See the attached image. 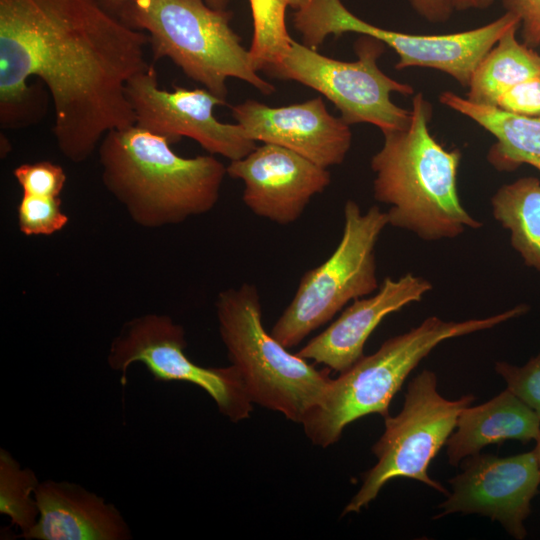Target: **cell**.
<instances>
[{
	"mask_svg": "<svg viewBox=\"0 0 540 540\" xmlns=\"http://www.w3.org/2000/svg\"><path fill=\"white\" fill-rule=\"evenodd\" d=\"M226 170L231 178L243 182L242 200L247 208L280 225L296 222L312 197L331 182L327 168L270 143L232 160Z\"/></svg>",
	"mask_w": 540,
	"mask_h": 540,
	"instance_id": "5bb4252c",
	"label": "cell"
},
{
	"mask_svg": "<svg viewBox=\"0 0 540 540\" xmlns=\"http://www.w3.org/2000/svg\"><path fill=\"white\" fill-rule=\"evenodd\" d=\"M495 370L505 380L507 389L532 408L540 419V352L523 366L497 362Z\"/></svg>",
	"mask_w": 540,
	"mask_h": 540,
	"instance_id": "d4e9b609",
	"label": "cell"
},
{
	"mask_svg": "<svg viewBox=\"0 0 540 540\" xmlns=\"http://www.w3.org/2000/svg\"><path fill=\"white\" fill-rule=\"evenodd\" d=\"M135 125L166 138L171 144L183 137L198 142L211 155L230 161L248 155L256 142L238 124L220 122L214 115L226 101L207 89H161L153 65L128 81L125 88Z\"/></svg>",
	"mask_w": 540,
	"mask_h": 540,
	"instance_id": "7c38bea8",
	"label": "cell"
},
{
	"mask_svg": "<svg viewBox=\"0 0 540 540\" xmlns=\"http://www.w3.org/2000/svg\"><path fill=\"white\" fill-rule=\"evenodd\" d=\"M295 29L303 44L314 49L330 34L336 37L355 32L373 37L391 47L399 56L398 70L425 67L442 71L468 87L474 70L504 33L521 25L519 15L507 12L484 26L443 35H416L372 25L351 13L341 0H308L293 15Z\"/></svg>",
	"mask_w": 540,
	"mask_h": 540,
	"instance_id": "9c48e42d",
	"label": "cell"
},
{
	"mask_svg": "<svg viewBox=\"0 0 540 540\" xmlns=\"http://www.w3.org/2000/svg\"><path fill=\"white\" fill-rule=\"evenodd\" d=\"M491 206L493 217L509 231L512 247L540 272V181L523 177L501 186Z\"/></svg>",
	"mask_w": 540,
	"mask_h": 540,
	"instance_id": "44dd1931",
	"label": "cell"
},
{
	"mask_svg": "<svg viewBox=\"0 0 540 540\" xmlns=\"http://www.w3.org/2000/svg\"><path fill=\"white\" fill-rule=\"evenodd\" d=\"M440 102L472 119L496 138L487 159L500 171L528 164L540 171V117L511 113L496 106L472 102L446 91Z\"/></svg>",
	"mask_w": 540,
	"mask_h": 540,
	"instance_id": "d6986e66",
	"label": "cell"
},
{
	"mask_svg": "<svg viewBox=\"0 0 540 540\" xmlns=\"http://www.w3.org/2000/svg\"><path fill=\"white\" fill-rule=\"evenodd\" d=\"M117 16L147 33L154 60L173 61L192 80L226 101L228 78L263 94L275 88L256 70L250 51L232 29V12L204 0H129Z\"/></svg>",
	"mask_w": 540,
	"mask_h": 540,
	"instance_id": "5b68a950",
	"label": "cell"
},
{
	"mask_svg": "<svg viewBox=\"0 0 540 540\" xmlns=\"http://www.w3.org/2000/svg\"><path fill=\"white\" fill-rule=\"evenodd\" d=\"M147 33L134 29L100 0H0V124L38 123L46 93L53 134L73 163L91 156L111 130L135 124L126 84L147 70Z\"/></svg>",
	"mask_w": 540,
	"mask_h": 540,
	"instance_id": "6da1fadb",
	"label": "cell"
},
{
	"mask_svg": "<svg viewBox=\"0 0 540 540\" xmlns=\"http://www.w3.org/2000/svg\"><path fill=\"white\" fill-rule=\"evenodd\" d=\"M232 115L249 139L287 148L324 168L341 164L351 147L349 125L331 115L320 96L281 107L249 99L233 106Z\"/></svg>",
	"mask_w": 540,
	"mask_h": 540,
	"instance_id": "9a60e30c",
	"label": "cell"
},
{
	"mask_svg": "<svg viewBox=\"0 0 540 540\" xmlns=\"http://www.w3.org/2000/svg\"><path fill=\"white\" fill-rule=\"evenodd\" d=\"M216 314L228 358L252 403L301 424L327 391L329 368L317 370L265 330L259 292L253 284L219 293Z\"/></svg>",
	"mask_w": 540,
	"mask_h": 540,
	"instance_id": "8992f818",
	"label": "cell"
},
{
	"mask_svg": "<svg viewBox=\"0 0 540 540\" xmlns=\"http://www.w3.org/2000/svg\"><path fill=\"white\" fill-rule=\"evenodd\" d=\"M19 230L26 236L52 235L68 223L59 197L23 194L17 208Z\"/></svg>",
	"mask_w": 540,
	"mask_h": 540,
	"instance_id": "cb8c5ba5",
	"label": "cell"
},
{
	"mask_svg": "<svg viewBox=\"0 0 540 540\" xmlns=\"http://www.w3.org/2000/svg\"><path fill=\"white\" fill-rule=\"evenodd\" d=\"M534 451H535V453L537 455L539 465H540V437L536 440V447H535Z\"/></svg>",
	"mask_w": 540,
	"mask_h": 540,
	"instance_id": "d6a6232c",
	"label": "cell"
},
{
	"mask_svg": "<svg viewBox=\"0 0 540 540\" xmlns=\"http://www.w3.org/2000/svg\"><path fill=\"white\" fill-rule=\"evenodd\" d=\"M187 346L181 325L166 315L148 314L125 324L108 353L110 368L121 372L127 383L131 364L142 363L156 381H182L202 388L219 411L232 422L249 417L252 401L233 365L203 367L185 353Z\"/></svg>",
	"mask_w": 540,
	"mask_h": 540,
	"instance_id": "8fae6325",
	"label": "cell"
},
{
	"mask_svg": "<svg viewBox=\"0 0 540 540\" xmlns=\"http://www.w3.org/2000/svg\"><path fill=\"white\" fill-rule=\"evenodd\" d=\"M519 26L509 28L478 64L468 86V100L496 106L509 88L540 75V55L518 42Z\"/></svg>",
	"mask_w": 540,
	"mask_h": 540,
	"instance_id": "ffe728a7",
	"label": "cell"
},
{
	"mask_svg": "<svg viewBox=\"0 0 540 540\" xmlns=\"http://www.w3.org/2000/svg\"><path fill=\"white\" fill-rule=\"evenodd\" d=\"M385 44L362 35L354 45L356 61L329 58L290 38L281 53L262 69L271 77L310 87L330 100L348 124L369 123L382 132L406 128L411 110L391 100V93L411 95L413 88L385 73L377 64Z\"/></svg>",
	"mask_w": 540,
	"mask_h": 540,
	"instance_id": "ba28073f",
	"label": "cell"
},
{
	"mask_svg": "<svg viewBox=\"0 0 540 540\" xmlns=\"http://www.w3.org/2000/svg\"><path fill=\"white\" fill-rule=\"evenodd\" d=\"M528 311L517 305L496 315L465 321L432 316L408 332L386 340L373 354L331 379L320 403L301 423L306 436L318 446L339 440L351 422L373 413L389 416V406L411 371L441 342L495 327Z\"/></svg>",
	"mask_w": 540,
	"mask_h": 540,
	"instance_id": "277c9868",
	"label": "cell"
},
{
	"mask_svg": "<svg viewBox=\"0 0 540 540\" xmlns=\"http://www.w3.org/2000/svg\"><path fill=\"white\" fill-rule=\"evenodd\" d=\"M431 289L428 280L412 273L398 279L386 277L374 295L354 300L296 354L342 373L364 356L367 339L387 315L421 301Z\"/></svg>",
	"mask_w": 540,
	"mask_h": 540,
	"instance_id": "2e32d148",
	"label": "cell"
},
{
	"mask_svg": "<svg viewBox=\"0 0 540 540\" xmlns=\"http://www.w3.org/2000/svg\"><path fill=\"white\" fill-rule=\"evenodd\" d=\"M415 11L429 22L447 21L453 11L449 0H410Z\"/></svg>",
	"mask_w": 540,
	"mask_h": 540,
	"instance_id": "f1b7e54d",
	"label": "cell"
},
{
	"mask_svg": "<svg viewBox=\"0 0 540 540\" xmlns=\"http://www.w3.org/2000/svg\"><path fill=\"white\" fill-rule=\"evenodd\" d=\"M473 401V395L458 400L442 397L432 371L424 370L414 377L400 413L384 418L385 431L372 447L377 463L364 474L359 491L343 514L359 512L396 477L415 479L448 494L428 475V466L453 433L461 411Z\"/></svg>",
	"mask_w": 540,
	"mask_h": 540,
	"instance_id": "30bf717a",
	"label": "cell"
},
{
	"mask_svg": "<svg viewBox=\"0 0 540 540\" xmlns=\"http://www.w3.org/2000/svg\"><path fill=\"white\" fill-rule=\"evenodd\" d=\"M103 6L117 15L120 9L129 0H100ZM210 7L215 9H226L231 0H204Z\"/></svg>",
	"mask_w": 540,
	"mask_h": 540,
	"instance_id": "f546056e",
	"label": "cell"
},
{
	"mask_svg": "<svg viewBox=\"0 0 540 540\" xmlns=\"http://www.w3.org/2000/svg\"><path fill=\"white\" fill-rule=\"evenodd\" d=\"M453 10L484 9L496 1H502L506 6L510 0H449Z\"/></svg>",
	"mask_w": 540,
	"mask_h": 540,
	"instance_id": "4dcf8cb0",
	"label": "cell"
},
{
	"mask_svg": "<svg viewBox=\"0 0 540 540\" xmlns=\"http://www.w3.org/2000/svg\"><path fill=\"white\" fill-rule=\"evenodd\" d=\"M505 7L519 15L525 45H539L540 0H510Z\"/></svg>",
	"mask_w": 540,
	"mask_h": 540,
	"instance_id": "83f0119b",
	"label": "cell"
},
{
	"mask_svg": "<svg viewBox=\"0 0 540 540\" xmlns=\"http://www.w3.org/2000/svg\"><path fill=\"white\" fill-rule=\"evenodd\" d=\"M35 498L38 519L26 539L123 540L131 538L123 517L112 504L78 484L39 483Z\"/></svg>",
	"mask_w": 540,
	"mask_h": 540,
	"instance_id": "e0dca14e",
	"label": "cell"
},
{
	"mask_svg": "<svg viewBox=\"0 0 540 540\" xmlns=\"http://www.w3.org/2000/svg\"><path fill=\"white\" fill-rule=\"evenodd\" d=\"M253 15V40L249 49L257 71L273 61L288 45L285 25V0H250Z\"/></svg>",
	"mask_w": 540,
	"mask_h": 540,
	"instance_id": "603a6c76",
	"label": "cell"
},
{
	"mask_svg": "<svg viewBox=\"0 0 540 540\" xmlns=\"http://www.w3.org/2000/svg\"><path fill=\"white\" fill-rule=\"evenodd\" d=\"M496 107L523 116L540 117V75L509 88L499 97Z\"/></svg>",
	"mask_w": 540,
	"mask_h": 540,
	"instance_id": "4316f807",
	"label": "cell"
},
{
	"mask_svg": "<svg viewBox=\"0 0 540 540\" xmlns=\"http://www.w3.org/2000/svg\"><path fill=\"white\" fill-rule=\"evenodd\" d=\"M432 107L422 93L412 100L409 125L383 132L382 148L372 157L373 195L390 206L388 225L427 241L452 239L482 223L460 202L458 149L444 148L430 134Z\"/></svg>",
	"mask_w": 540,
	"mask_h": 540,
	"instance_id": "7a4b0ae2",
	"label": "cell"
},
{
	"mask_svg": "<svg viewBox=\"0 0 540 540\" xmlns=\"http://www.w3.org/2000/svg\"><path fill=\"white\" fill-rule=\"evenodd\" d=\"M462 472L452 478V493L434 518L451 513H476L498 521L514 538H525L524 520L538 493L540 465L535 451L508 457L475 454L462 461Z\"/></svg>",
	"mask_w": 540,
	"mask_h": 540,
	"instance_id": "4fadbf2b",
	"label": "cell"
},
{
	"mask_svg": "<svg viewBox=\"0 0 540 540\" xmlns=\"http://www.w3.org/2000/svg\"><path fill=\"white\" fill-rule=\"evenodd\" d=\"M456 428L446 442L448 461L453 466L489 444L506 440L527 443L540 437L539 417L509 389L481 405L464 408Z\"/></svg>",
	"mask_w": 540,
	"mask_h": 540,
	"instance_id": "ac0fdd59",
	"label": "cell"
},
{
	"mask_svg": "<svg viewBox=\"0 0 540 540\" xmlns=\"http://www.w3.org/2000/svg\"><path fill=\"white\" fill-rule=\"evenodd\" d=\"M288 4V6L294 8L295 10L301 8L304 6L308 0H285Z\"/></svg>",
	"mask_w": 540,
	"mask_h": 540,
	"instance_id": "1f68e13d",
	"label": "cell"
},
{
	"mask_svg": "<svg viewBox=\"0 0 540 540\" xmlns=\"http://www.w3.org/2000/svg\"><path fill=\"white\" fill-rule=\"evenodd\" d=\"M38 485L33 471L21 468L6 450H0V513L10 518L24 538L38 519L35 498Z\"/></svg>",
	"mask_w": 540,
	"mask_h": 540,
	"instance_id": "7402d4cb",
	"label": "cell"
},
{
	"mask_svg": "<svg viewBox=\"0 0 540 540\" xmlns=\"http://www.w3.org/2000/svg\"><path fill=\"white\" fill-rule=\"evenodd\" d=\"M164 137L131 125L98 146L106 189L140 226L179 224L216 205L227 174L213 155L185 158Z\"/></svg>",
	"mask_w": 540,
	"mask_h": 540,
	"instance_id": "3957f363",
	"label": "cell"
},
{
	"mask_svg": "<svg viewBox=\"0 0 540 540\" xmlns=\"http://www.w3.org/2000/svg\"><path fill=\"white\" fill-rule=\"evenodd\" d=\"M13 175L23 194L59 197L66 183L63 168L50 161L21 164Z\"/></svg>",
	"mask_w": 540,
	"mask_h": 540,
	"instance_id": "484cf974",
	"label": "cell"
},
{
	"mask_svg": "<svg viewBox=\"0 0 540 540\" xmlns=\"http://www.w3.org/2000/svg\"><path fill=\"white\" fill-rule=\"evenodd\" d=\"M387 225V213L378 206L362 212L355 201L347 200L339 244L328 259L303 274L272 336L286 348L297 346L346 304L378 290L375 249Z\"/></svg>",
	"mask_w": 540,
	"mask_h": 540,
	"instance_id": "52a82bcc",
	"label": "cell"
}]
</instances>
